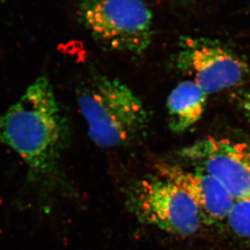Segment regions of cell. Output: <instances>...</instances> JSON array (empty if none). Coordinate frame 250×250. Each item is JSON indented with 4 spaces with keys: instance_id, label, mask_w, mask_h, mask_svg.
Here are the masks:
<instances>
[{
    "instance_id": "8fae6325",
    "label": "cell",
    "mask_w": 250,
    "mask_h": 250,
    "mask_svg": "<svg viewBox=\"0 0 250 250\" xmlns=\"http://www.w3.org/2000/svg\"><path fill=\"white\" fill-rule=\"evenodd\" d=\"M182 1H185V2H189L191 0H182Z\"/></svg>"
},
{
    "instance_id": "30bf717a",
    "label": "cell",
    "mask_w": 250,
    "mask_h": 250,
    "mask_svg": "<svg viewBox=\"0 0 250 250\" xmlns=\"http://www.w3.org/2000/svg\"><path fill=\"white\" fill-rule=\"evenodd\" d=\"M245 107L250 114V91L249 92L247 96H246V100H245Z\"/></svg>"
},
{
    "instance_id": "52a82bcc",
    "label": "cell",
    "mask_w": 250,
    "mask_h": 250,
    "mask_svg": "<svg viewBox=\"0 0 250 250\" xmlns=\"http://www.w3.org/2000/svg\"><path fill=\"white\" fill-rule=\"evenodd\" d=\"M159 177L171 181L186 191L194 201L207 224L227 219L235 198L218 180L203 171H190L176 164L156 165Z\"/></svg>"
},
{
    "instance_id": "3957f363",
    "label": "cell",
    "mask_w": 250,
    "mask_h": 250,
    "mask_svg": "<svg viewBox=\"0 0 250 250\" xmlns=\"http://www.w3.org/2000/svg\"><path fill=\"white\" fill-rule=\"evenodd\" d=\"M79 17L97 41L113 51L142 55L151 44L153 14L142 0H82Z\"/></svg>"
},
{
    "instance_id": "6da1fadb",
    "label": "cell",
    "mask_w": 250,
    "mask_h": 250,
    "mask_svg": "<svg viewBox=\"0 0 250 250\" xmlns=\"http://www.w3.org/2000/svg\"><path fill=\"white\" fill-rule=\"evenodd\" d=\"M66 136L67 125L46 77L38 78L0 115V146L19 155L34 186H53Z\"/></svg>"
},
{
    "instance_id": "9c48e42d",
    "label": "cell",
    "mask_w": 250,
    "mask_h": 250,
    "mask_svg": "<svg viewBox=\"0 0 250 250\" xmlns=\"http://www.w3.org/2000/svg\"><path fill=\"white\" fill-rule=\"evenodd\" d=\"M227 221L236 235L250 238V198L236 200Z\"/></svg>"
},
{
    "instance_id": "8992f818",
    "label": "cell",
    "mask_w": 250,
    "mask_h": 250,
    "mask_svg": "<svg viewBox=\"0 0 250 250\" xmlns=\"http://www.w3.org/2000/svg\"><path fill=\"white\" fill-rule=\"evenodd\" d=\"M181 156L209 174L235 200L250 198V148L228 139L207 137L181 150Z\"/></svg>"
},
{
    "instance_id": "277c9868",
    "label": "cell",
    "mask_w": 250,
    "mask_h": 250,
    "mask_svg": "<svg viewBox=\"0 0 250 250\" xmlns=\"http://www.w3.org/2000/svg\"><path fill=\"white\" fill-rule=\"evenodd\" d=\"M127 205L140 222L179 236L193 235L203 222L189 195L159 176L137 181L130 189Z\"/></svg>"
},
{
    "instance_id": "5b68a950",
    "label": "cell",
    "mask_w": 250,
    "mask_h": 250,
    "mask_svg": "<svg viewBox=\"0 0 250 250\" xmlns=\"http://www.w3.org/2000/svg\"><path fill=\"white\" fill-rule=\"evenodd\" d=\"M179 46L178 69L191 76L207 94L236 86L248 75L247 63L216 42L183 37Z\"/></svg>"
},
{
    "instance_id": "7a4b0ae2",
    "label": "cell",
    "mask_w": 250,
    "mask_h": 250,
    "mask_svg": "<svg viewBox=\"0 0 250 250\" xmlns=\"http://www.w3.org/2000/svg\"><path fill=\"white\" fill-rule=\"evenodd\" d=\"M77 103L88 125V133L99 146L129 144L148 122L144 104L119 80L97 75L77 93Z\"/></svg>"
},
{
    "instance_id": "ba28073f",
    "label": "cell",
    "mask_w": 250,
    "mask_h": 250,
    "mask_svg": "<svg viewBox=\"0 0 250 250\" xmlns=\"http://www.w3.org/2000/svg\"><path fill=\"white\" fill-rule=\"evenodd\" d=\"M208 94L192 80L177 85L169 94L167 108L171 131L183 132L197 123L204 112Z\"/></svg>"
}]
</instances>
